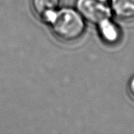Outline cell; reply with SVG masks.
<instances>
[{
	"label": "cell",
	"instance_id": "obj_1",
	"mask_svg": "<svg viewBox=\"0 0 134 134\" xmlns=\"http://www.w3.org/2000/svg\"><path fill=\"white\" fill-rule=\"evenodd\" d=\"M49 23L53 35L64 43L79 41L86 31V21L76 9L71 8L58 10Z\"/></svg>",
	"mask_w": 134,
	"mask_h": 134
},
{
	"label": "cell",
	"instance_id": "obj_5",
	"mask_svg": "<svg viewBox=\"0 0 134 134\" xmlns=\"http://www.w3.org/2000/svg\"><path fill=\"white\" fill-rule=\"evenodd\" d=\"M112 15L123 22L134 20V0H111Z\"/></svg>",
	"mask_w": 134,
	"mask_h": 134
},
{
	"label": "cell",
	"instance_id": "obj_3",
	"mask_svg": "<svg viewBox=\"0 0 134 134\" xmlns=\"http://www.w3.org/2000/svg\"><path fill=\"white\" fill-rule=\"evenodd\" d=\"M60 0H31V8L35 17L49 23L58 11Z\"/></svg>",
	"mask_w": 134,
	"mask_h": 134
},
{
	"label": "cell",
	"instance_id": "obj_7",
	"mask_svg": "<svg viewBox=\"0 0 134 134\" xmlns=\"http://www.w3.org/2000/svg\"><path fill=\"white\" fill-rule=\"evenodd\" d=\"M102 2H105V3H108V2H110L111 0H101Z\"/></svg>",
	"mask_w": 134,
	"mask_h": 134
},
{
	"label": "cell",
	"instance_id": "obj_6",
	"mask_svg": "<svg viewBox=\"0 0 134 134\" xmlns=\"http://www.w3.org/2000/svg\"><path fill=\"white\" fill-rule=\"evenodd\" d=\"M128 91L130 96L134 99V76L130 79L128 82Z\"/></svg>",
	"mask_w": 134,
	"mask_h": 134
},
{
	"label": "cell",
	"instance_id": "obj_4",
	"mask_svg": "<svg viewBox=\"0 0 134 134\" xmlns=\"http://www.w3.org/2000/svg\"><path fill=\"white\" fill-rule=\"evenodd\" d=\"M100 38L108 45H115L121 38V32L119 27L111 20L110 18L102 21L97 25Z\"/></svg>",
	"mask_w": 134,
	"mask_h": 134
},
{
	"label": "cell",
	"instance_id": "obj_2",
	"mask_svg": "<svg viewBox=\"0 0 134 134\" xmlns=\"http://www.w3.org/2000/svg\"><path fill=\"white\" fill-rule=\"evenodd\" d=\"M76 9L85 21L96 25L112 15L110 7L101 0H76Z\"/></svg>",
	"mask_w": 134,
	"mask_h": 134
}]
</instances>
